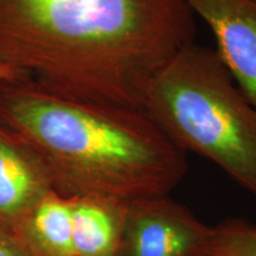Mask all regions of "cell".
I'll return each mask as SVG.
<instances>
[{
  "instance_id": "obj_3",
  "label": "cell",
  "mask_w": 256,
  "mask_h": 256,
  "mask_svg": "<svg viewBox=\"0 0 256 256\" xmlns=\"http://www.w3.org/2000/svg\"><path fill=\"white\" fill-rule=\"evenodd\" d=\"M142 110L184 152L209 159L256 196V107L216 50H179L148 83Z\"/></svg>"
},
{
  "instance_id": "obj_6",
  "label": "cell",
  "mask_w": 256,
  "mask_h": 256,
  "mask_svg": "<svg viewBox=\"0 0 256 256\" xmlns=\"http://www.w3.org/2000/svg\"><path fill=\"white\" fill-rule=\"evenodd\" d=\"M51 191L55 190L43 162L0 124V226L16 232Z\"/></svg>"
},
{
  "instance_id": "obj_11",
  "label": "cell",
  "mask_w": 256,
  "mask_h": 256,
  "mask_svg": "<svg viewBox=\"0 0 256 256\" xmlns=\"http://www.w3.org/2000/svg\"><path fill=\"white\" fill-rule=\"evenodd\" d=\"M24 75H22L20 72H18L17 70H14L11 66H5V64L0 63V83L4 82H14L19 81V80H25Z\"/></svg>"
},
{
  "instance_id": "obj_5",
  "label": "cell",
  "mask_w": 256,
  "mask_h": 256,
  "mask_svg": "<svg viewBox=\"0 0 256 256\" xmlns=\"http://www.w3.org/2000/svg\"><path fill=\"white\" fill-rule=\"evenodd\" d=\"M212 31L217 55L256 107V0H184Z\"/></svg>"
},
{
  "instance_id": "obj_8",
  "label": "cell",
  "mask_w": 256,
  "mask_h": 256,
  "mask_svg": "<svg viewBox=\"0 0 256 256\" xmlns=\"http://www.w3.org/2000/svg\"><path fill=\"white\" fill-rule=\"evenodd\" d=\"M16 234L38 256H76L72 200L51 191L25 216Z\"/></svg>"
},
{
  "instance_id": "obj_10",
  "label": "cell",
  "mask_w": 256,
  "mask_h": 256,
  "mask_svg": "<svg viewBox=\"0 0 256 256\" xmlns=\"http://www.w3.org/2000/svg\"><path fill=\"white\" fill-rule=\"evenodd\" d=\"M0 256H38L12 230L0 226Z\"/></svg>"
},
{
  "instance_id": "obj_4",
  "label": "cell",
  "mask_w": 256,
  "mask_h": 256,
  "mask_svg": "<svg viewBox=\"0 0 256 256\" xmlns=\"http://www.w3.org/2000/svg\"><path fill=\"white\" fill-rule=\"evenodd\" d=\"M211 229L168 196L130 200L118 256H200Z\"/></svg>"
},
{
  "instance_id": "obj_2",
  "label": "cell",
  "mask_w": 256,
  "mask_h": 256,
  "mask_svg": "<svg viewBox=\"0 0 256 256\" xmlns=\"http://www.w3.org/2000/svg\"><path fill=\"white\" fill-rule=\"evenodd\" d=\"M0 124L68 198L168 196L188 171L186 152L145 110L72 98L28 78L0 83Z\"/></svg>"
},
{
  "instance_id": "obj_9",
  "label": "cell",
  "mask_w": 256,
  "mask_h": 256,
  "mask_svg": "<svg viewBox=\"0 0 256 256\" xmlns=\"http://www.w3.org/2000/svg\"><path fill=\"white\" fill-rule=\"evenodd\" d=\"M200 256H256V224L229 218L211 229Z\"/></svg>"
},
{
  "instance_id": "obj_1",
  "label": "cell",
  "mask_w": 256,
  "mask_h": 256,
  "mask_svg": "<svg viewBox=\"0 0 256 256\" xmlns=\"http://www.w3.org/2000/svg\"><path fill=\"white\" fill-rule=\"evenodd\" d=\"M194 37L184 0H0V63L100 104L142 110L148 83Z\"/></svg>"
},
{
  "instance_id": "obj_7",
  "label": "cell",
  "mask_w": 256,
  "mask_h": 256,
  "mask_svg": "<svg viewBox=\"0 0 256 256\" xmlns=\"http://www.w3.org/2000/svg\"><path fill=\"white\" fill-rule=\"evenodd\" d=\"M72 200L75 255H119L128 202L102 196Z\"/></svg>"
}]
</instances>
